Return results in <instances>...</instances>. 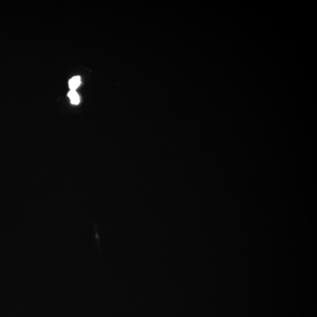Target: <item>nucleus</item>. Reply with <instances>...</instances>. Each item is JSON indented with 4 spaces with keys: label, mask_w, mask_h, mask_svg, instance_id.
<instances>
[{
    "label": "nucleus",
    "mask_w": 317,
    "mask_h": 317,
    "mask_svg": "<svg viewBox=\"0 0 317 317\" xmlns=\"http://www.w3.org/2000/svg\"><path fill=\"white\" fill-rule=\"evenodd\" d=\"M68 96L70 102L73 105H78L80 102V99H79L78 94L76 92V91L70 90L69 93H68Z\"/></svg>",
    "instance_id": "f03ea898"
},
{
    "label": "nucleus",
    "mask_w": 317,
    "mask_h": 317,
    "mask_svg": "<svg viewBox=\"0 0 317 317\" xmlns=\"http://www.w3.org/2000/svg\"><path fill=\"white\" fill-rule=\"evenodd\" d=\"M81 84L80 76H76L69 81V87L70 90L75 91Z\"/></svg>",
    "instance_id": "f257e3e1"
}]
</instances>
